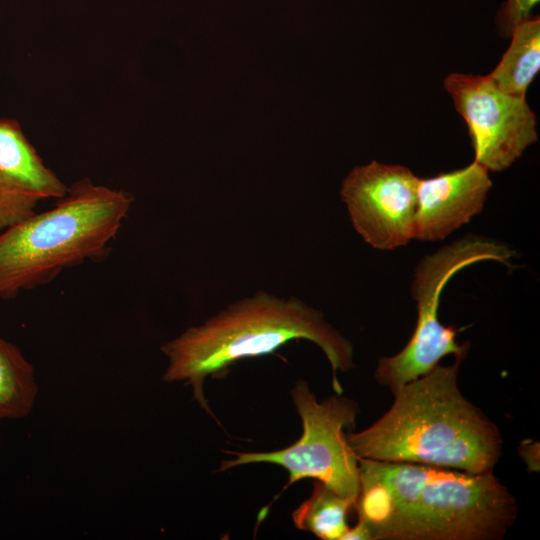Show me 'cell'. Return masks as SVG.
<instances>
[{
  "label": "cell",
  "mask_w": 540,
  "mask_h": 540,
  "mask_svg": "<svg viewBox=\"0 0 540 540\" xmlns=\"http://www.w3.org/2000/svg\"><path fill=\"white\" fill-rule=\"evenodd\" d=\"M358 460L355 509L371 540H501L517 518L494 472Z\"/></svg>",
  "instance_id": "1"
},
{
  "label": "cell",
  "mask_w": 540,
  "mask_h": 540,
  "mask_svg": "<svg viewBox=\"0 0 540 540\" xmlns=\"http://www.w3.org/2000/svg\"><path fill=\"white\" fill-rule=\"evenodd\" d=\"M455 359L392 393L391 407L372 425L347 434L358 458L414 463L472 474L494 472L503 449L497 425L464 397Z\"/></svg>",
  "instance_id": "2"
},
{
  "label": "cell",
  "mask_w": 540,
  "mask_h": 540,
  "mask_svg": "<svg viewBox=\"0 0 540 540\" xmlns=\"http://www.w3.org/2000/svg\"><path fill=\"white\" fill-rule=\"evenodd\" d=\"M298 339L323 351L331 365L333 389L341 394L337 372L355 367L352 343L325 321L321 311L301 299L265 291L229 304L164 343L160 349L168 365L162 378L167 383L190 385L193 398L215 418L204 395L206 378L222 376L237 361L272 353Z\"/></svg>",
  "instance_id": "3"
},
{
  "label": "cell",
  "mask_w": 540,
  "mask_h": 540,
  "mask_svg": "<svg viewBox=\"0 0 540 540\" xmlns=\"http://www.w3.org/2000/svg\"><path fill=\"white\" fill-rule=\"evenodd\" d=\"M133 198L81 179L46 211L0 231V300L52 282L63 270L108 254Z\"/></svg>",
  "instance_id": "4"
},
{
  "label": "cell",
  "mask_w": 540,
  "mask_h": 540,
  "mask_svg": "<svg viewBox=\"0 0 540 540\" xmlns=\"http://www.w3.org/2000/svg\"><path fill=\"white\" fill-rule=\"evenodd\" d=\"M512 251L497 241L467 236L427 255L416 267L411 284L416 302L414 332L397 354L378 360L374 378L391 393L432 371L442 358L454 355L464 360L470 344H459L458 330L439 321L441 293L448 281L463 268L481 261L509 265Z\"/></svg>",
  "instance_id": "5"
},
{
  "label": "cell",
  "mask_w": 540,
  "mask_h": 540,
  "mask_svg": "<svg viewBox=\"0 0 540 540\" xmlns=\"http://www.w3.org/2000/svg\"><path fill=\"white\" fill-rule=\"evenodd\" d=\"M293 404L302 421V435L292 445L271 452H234V459L221 461L218 471L254 463H269L289 472L287 487L311 478L337 494L357 498L360 486L359 460L346 433L355 428L359 405L339 393L318 401L305 380L291 389Z\"/></svg>",
  "instance_id": "6"
},
{
  "label": "cell",
  "mask_w": 540,
  "mask_h": 540,
  "mask_svg": "<svg viewBox=\"0 0 540 540\" xmlns=\"http://www.w3.org/2000/svg\"><path fill=\"white\" fill-rule=\"evenodd\" d=\"M444 86L467 123L475 161L487 170L508 168L536 142L535 115L525 97L500 90L488 76L454 73Z\"/></svg>",
  "instance_id": "7"
},
{
  "label": "cell",
  "mask_w": 540,
  "mask_h": 540,
  "mask_svg": "<svg viewBox=\"0 0 540 540\" xmlns=\"http://www.w3.org/2000/svg\"><path fill=\"white\" fill-rule=\"evenodd\" d=\"M418 180L407 167L376 161L355 167L345 177L341 199L366 243L392 250L414 239Z\"/></svg>",
  "instance_id": "8"
},
{
  "label": "cell",
  "mask_w": 540,
  "mask_h": 540,
  "mask_svg": "<svg viewBox=\"0 0 540 540\" xmlns=\"http://www.w3.org/2000/svg\"><path fill=\"white\" fill-rule=\"evenodd\" d=\"M68 187L47 167L20 125L0 118V231L36 212Z\"/></svg>",
  "instance_id": "9"
},
{
  "label": "cell",
  "mask_w": 540,
  "mask_h": 540,
  "mask_svg": "<svg viewBox=\"0 0 540 540\" xmlns=\"http://www.w3.org/2000/svg\"><path fill=\"white\" fill-rule=\"evenodd\" d=\"M488 170L470 165L418 180L414 239L445 238L479 214L491 188Z\"/></svg>",
  "instance_id": "10"
},
{
  "label": "cell",
  "mask_w": 540,
  "mask_h": 540,
  "mask_svg": "<svg viewBox=\"0 0 540 540\" xmlns=\"http://www.w3.org/2000/svg\"><path fill=\"white\" fill-rule=\"evenodd\" d=\"M510 35L509 48L488 78L500 90L525 97L528 86L540 69L539 17L521 21Z\"/></svg>",
  "instance_id": "11"
},
{
  "label": "cell",
  "mask_w": 540,
  "mask_h": 540,
  "mask_svg": "<svg viewBox=\"0 0 540 540\" xmlns=\"http://www.w3.org/2000/svg\"><path fill=\"white\" fill-rule=\"evenodd\" d=\"M38 394L33 365L0 336V421L28 416Z\"/></svg>",
  "instance_id": "12"
},
{
  "label": "cell",
  "mask_w": 540,
  "mask_h": 540,
  "mask_svg": "<svg viewBox=\"0 0 540 540\" xmlns=\"http://www.w3.org/2000/svg\"><path fill=\"white\" fill-rule=\"evenodd\" d=\"M356 499L337 494L319 480L313 481L308 499L292 513L294 525L322 540H342L349 528L348 512L355 508Z\"/></svg>",
  "instance_id": "13"
},
{
  "label": "cell",
  "mask_w": 540,
  "mask_h": 540,
  "mask_svg": "<svg viewBox=\"0 0 540 540\" xmlns=\"http://www.w3.org/2000/svg\"><path fill=\"white\" fill-rule=\"evenodd\" d=\"M539 0H507L500 11L499 22L502 31L510 35L513 28L529 17Z\"/></svg>",
  "instance_id": "14"
},
{
  "label": "cell",
  "mask_w": 540,
  "mask_h": 540,
  "mask_svg": "<svg viewBox=\"0 0 540 540\" xmlns=\"http://www.w3.org/2000/svg\"><path fill=\"white\" fill-rule=\"evenodd\" d=\"M520 456L528 466L529 471L539 470V443L535 441H524L519 447Z\"/></svg>",
  "instance_id": "15"
}]
</instances>
